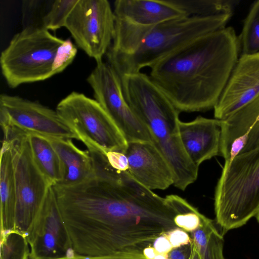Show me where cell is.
Masks as SVG:
<instances>
[{"label":"cell","mask_w":259,"mask_h":259,"mask_svg":"<svg viewBox=\"0 0 259 259\" xmlns=\"http://www.w3.org/2000/svg\"><path fill=\"white\" fill-rule=\"evenodd\" d=\"M53 187L76 256L146 258V248L178 228L164 198L109 164L100 178Z\"/></svg>","instance_id":"6da1fadb"},{"label":"cell","mask_w":259,"mask_h":259,"mask_svg":"<svg viewBox=\"0 0 259 259\" xmlns=\"http://www.w3.org/2000/svg\"><path fill=\"white\" fill-rule=\"evenodd\" d=\"M231 27L202 36L150 68L149 76L180 112L214 108L238 60Z\"/></svg>","instance_id":"7a4b0ae2"},{"label":"cell","mask_w":259,"mask_h":259,"mask_svg":"<svg viewBox=\"0 0 259 259\" xmlns=\"http://www.w3.org/2000/svg\"><path fill=\"white\" fill-rule=\"evenodd\" d=\"M124 98L132 111L147 127L154 144L164 155L174 174V185L185 190L198 176V167L182 145L179 114L149 75L142 72L120 77Z\"/></svg>","instance_id":"3957f363"},{"label":"cell","mask_w":259,"mask_h":259,"mask_svg":"<svg viewBox=\"0 0 259 259\" xmlns=\"http://www.w3.org/2000/svg\"><path fill=\"white\" fill-rule=\"evenodd\" d=\"M77 52L70 39L59 38L41 27L25 26L2 52V72L13 89L43 81L65 70Z\"/></svg>","instance_id":"277c9868"},{"label":"cell","mask_w":259,"mask_h":259,"mask_svg":"<svg viewBox=\"0 0 259 259\" xmlns=\"http://www.w3.org/2000/svg\"><path fill=\"white\" fill-rule=\"evenodd\" d=\"M232 15L187 16L166 21L155 26L133 52L107 53L108 63L120 77L139 73L195 39L225 28Z\"/></svg>","instance_id":"5b68a950"},{"label":"cell","mask_w":259,"mask_h":259,"mask_svg":"<svg viewBox=\"0 0 259 259\" xmlns=\"http://www.w3.org/2000/svg\"><path fill=\"white\" fill-rule=\"evenodd\" d=\"M259 211V146L240 153L224 165L214 195L222 234L242 227Z\"/></svg>","instance_id":"8992f818"},{"label":"cell","mask_w":259,"mask_h":259,"mask_svg":"<svg viewBox=\"0 0 259 259\" xmlns=\"http://www.w3.org/2000/svg\"><path fill=\"white\" fill-rule=\"evenodd\" d=\"M57 113L88 150H125L127 142L108 114L95 99L72 92L56 107Z\"/></svg>","instance_id":"52a82bcc"},{"label":"cell","mask_w":259,"mask_h":259,"mask_svg":"<svg viewBox=\"0 0 259 259\" xmlns=\"http://www.w3.org/2000/svg\"><path fill=\"white\" fill-rule=\"evenodd\" d=\"M113 13L114 36L108 52L114 55L133 52L159 24L188 16L166 0H117Z\"/></svg>","instance_id":"ba28073f"},{"label":"cell","mask_w":259,"mask_h":259,"mask_svg":"<svg viewBox=\"0 0 259 259\" xmlns=\"http://www.w3.org/2000/svg\"><path fill=\"white\" fill-rule=\"evenodd\" d=\"M10 143L16 191L15 231L26 237L52 186L35 165L27 135L4 138Z\"/></svg>","instance_id":"9c48e42d"},{"label":"cell","mask_w":259,"mask_h":259,"mask_svg":"<svg viewBox=\"0 0 259 259\" xmlns=\"http://www.w3.org/2000/svg\"><path fill=\"white\" fill-rule=\"evenodd\" d=\"M0 123L4 136L34 134L78 140L56 110L18 96L1 95Z\"/></svg>","instance_id":"30bf717a"},{"label":"cell","mask_w":259,"mask_h":259,"mask_svg":"<svg viewBox=\"0 0 259 259\" xmlns=\"http://www.w3.org/2000/svg\"><path fill=\"white\" fill-rule=\"evenodd\" d=\"M65 27L79 48L96 62L102 61L114 36L113 10L107 0H78Z\"/></svg>","instance_id":"8fae6325"},{"label":"cell","mask_w":259,"mask_h":259,"mask_svg":"<svg viewBox=\"0 0 259 259\" xmlns=\"http://www.w3.org/2000/svg\"><path fill=\"white\" fill-rule=\"evenodd\" d=\"M87 81L93 91L95 100L111 118L127 143L142 141L154 143L147 127L126 103L120 78L108 63L103 60L97 62Z\"/></svg>","instance_id":"7c38bea8"},{"label":"cell","mask_w":259,"mask_h":259,"mask_svg":"<svg viewBox=\"0 0 259 259\" xmlns=\"http://www.w3.org/2000/svg\"><path fill=\"white\" fill-rule=\"evenodd\" d=\"M26 238L29 259H72L74 256L53 186Z\"/></svg>","instance_id":"4fadbf2b"},{"label":"cell","mask_w":259,"mask_h":259,"mask_svg":"<svg viewBox=\"0 0 259 259\" xmlns=\"http://www.w3.org/2000/svg\"><path fill=\"white\" fill-rule=\"evenodd\" d=\"M259 94V52L241 55L214 107L216 119L223 120Z\"/></svg>","instance_id":"5bb4252c"},{"label":"cell","mask_w":259,"mask_h":259,"mask_svg":"<svg viewBox=\"0 0 259 259\" xmlns=\"http://www.w3.org/2000/svg\"><path fill=\"white\" fill-rule=\"evenodd\" d=\"M128 171L139 183L150 190H165L174 185L172 169L167 160L153 143H127L124 151Z\"/></svg>","instance_id":"9a60e30c"},{"label":"cell","mask_w":259,"mask_h":259,"mask_svg":"<svg viewBox=\"0 0 259 259\" xmlns=\"http://www.w3.org/2000/svg\"><path fill=\"white\" fill-rule=\"evenodd\" d=\"M179 132L186 154L197 167L203 161L220 155L221 120L199 116L191 121H180Z\"/></svg>","instance_id":"2e32d148"},{"label":"cell","mask_w":259,"mask_h":259,"mask_svg":"<svg viewBox=\"0 0 259 259\" xmlns=\"http://www.w3.org/2000/svg\"><path fill=\"white\" fill-rule=\"evenodd\" d=\"M242 137L246 141L240 153L259 146V94L235 113L222 120L220 155L225 161L229 159L233 142Z\"/></svg>","instance_id":"e0dca14e"},{"label":"cell","mask_w":259,"mask_h":259,"mask_svg":"<svg viewBox=\"0 0 259 259\" xmlns=\"http://www.w3.org/2000/svg\"><path fill=\"white\" fill-rule=\"evenodd\" d=\"M49 138L60 157L63 171L62 181L55 186H74L95 177L92 159L88 150L77 148L71 139Z\"/></svg>","instance_id":"ac0fdd59"},{"label":"cell","mask_w":259,"mask_h":259,"mask_svg":"<svg viewBox=\"0 0 259 259\" xmlns=\"http://www.w3.org/2000/svg\"><path fill=\"white\" fill-rule=\"evenodd\" d=\"M0 165L1 236L15 231L17 202L11 146L9 141L4 139Z\"/></svg>","instance_id":"d6986e66"},{"label":"cell","mask_w":259,"mask_h":259,"mask_svg":"<svg viewBox=\"0 0 259 259\" xmlns=\"http://www.w3.org/2000/svg\"><path fill=\"white\" fill-rule=\"evenodd\" d=\"M27 139L32 159L41 174L53 185L63 177L60 157L48 137L30 134Z\"/></svg>","instance_id":"ffe728a7"},{"label":"cell","mask_w":259,"mask_h":259,"mask_svg":"<svg viewBox=\"0 0 259 259\" xmlns=\"http://www.w3.org/2000/svg\"><path fill=\"white\" fill-rule=\"evenodd\" d=\"M189 235L201 259H225L223 234L212 220L205 217L200 225Z\"/></svg>","instance_id":"44dd1931"},{"label":"cell","mask_w":259,"mask_h":259,"mask_svg":"<svg viewBox=\"0 0 259 259\" xmlns=\"http://www.w3.org/2000/svg\"><path fill=\"white\" fill-rule=\"evenodd\" d=\"M188 16L232 15L236 1L228 0H166Z\"/></svg>","instance_id":"7402d4cb"},{"label":"cell","mask_w":259,"mask_h":259,"mask_svg":"<svg viewBox=\"0 0 259 259\" xmlns=\"http://www.w3.org/2000/svg\"><path fill=\"white\" fill-rule=\"evenodd\" d=\"M164 199L176 214L174 219L176 225L187 232L195 230L205 217L187 201L177 195H167Z\"/></svg>","instance_id":"603a6c76"},{"label":"cell","mask_w":259,"mask_h":259,"mask_svg":"<svg viewBox=\"0 0 259 259\" xmlns=\"http://www.w3.org/2000/svg\"><path fill=\"white\" fill-rule=\"evenodd\" d=\"M239 42L241 55L259 52V1L255 2L250 8Z\"/></svg>","instance_id":"cb8c5ba5"},{"label":"cell","mask_w":259,"mask_h":259,"mask_svg":"<svg viewBox=\"0 0 259 259\" xmlns=\"http://www.w3.org/2000/svg\"><path fill=\"white\" fill-rule=\"evenodd\" d=\"M78 1V0L53 1L48 11L41 19L40 27L49 31H55L65 27L69 15Z\"/></svg>","instance_id":"d4e9b609"},{"label":"cell","mask_w":259,"mask_h":259,"mask_svg":"<svg viewBox=\"0 0 259 259\" xmlns=\"http://www.w3.org/2000/svg\"><path fill=\"white\" fill-rule=\"evenodd\" d=\"M1 259H28L30 247L26 237L15 231L1 236Z\"/></svg>","instance_id":"484cf974"},{"label":"cell","mask_w":259,"mask_h":259,"mask_svg":"<svg viewBox=\"0 0 259 259\" xmlns=\"http://www.w3.org/2000/svg\"><path fill=\"white\" fill-rule=\"evenodd\" d=\"M172 248L187 244L191 239L188 232L178 228L165 234Z\"/></svg>","instance_id":"4316f807"},{"label":"cell","mask_w":259,"mask_h":259,"mask_svg":"<svg viewBox=\"0 0 259 259\" xmlns=\"http://www.w3.org/2000/svg\"><path fill=\"white\" fill-rule=\"evenodd\" d=\"M193 247L190 243L177 247L173 248L167 254V259H189Z\"/></svg>","instance_id":"83f0119b"},{"label":"cell","mask_w":259,"mask_h":259,"mask_svg":"<svg viewBox=\"0 0 259 259\" xmlns=\"http://www.w3.org/2000/svg\"><path fill=\"white\" fill-rule=\"evenodd\" d=\"M153 247L157 254H167L173 248L165 234L155 240Z\"/></svg>","instance_id":"f1b7e54d"},{"label":"cell","mask_w":259,"mask_h":259,"mask_svg":"<svg viewBox=\"0 0 259 259\" xmlns=\"http://www.w3.org/2000/svg\"><path fill=\"white\" fill-rule=\"evenodd\" d=\"M144 255L147 259H153L157 254L153 246L146 248L143 251Z\"/></svg>","instance_id":"f546056e"},{"label":"cell","mask_w":259,"mask_h":259,"mask_svg":"<svg viewBox=\"0 0 259 259\" xmlns=\"http://www.w3.org/2000/svg\"><path fill=\"white\" fill-rule=\"evenodd\" d=\"M72 259H146L145 258H135V257H82L74 256Z\"/></svg>","instance_id":"4dcf8cb0"},{"label":"cell","mask_w":259,"mask_h":259,"mask_svg":"<svg viewBox=\"0 0 259 259\" xmlns=\"http://www.w3.org/2000/svg\"><path fill=\"white\" fill-rule=\"evenodd\" d=\"M189 259H201L200 255L193 244L192 250Z\"/></svg>","instance_id":"1f68e13d"},{"label":"cell","mask_w":259,"mask_h":259,"mask_svg":"<svg viewBox=\"0 0 259 259\" xmlns=\"http://www.w3.org/2000/svg\"><path fill=\"white\" fill-rule=\"evenodd\" d=\"M153 259H167V254H157Z\"/></svg>","instance_id":"d6a6232c"},{"label":"cell","mask_w":259,"mask_h":259,"mask_svg":"<svg viewBox=\"0 0 259 259\" xmlns=\"http://www.w3.org/2000/svg\"><path fill=\"white\" fill-rule=\"evenodd\" d=\"M255 217H256V220H257V222H258V224H259V211H258V212H257V214H256Z\"/></svg>","instance_id":"836d02e7"}]
</instances>
